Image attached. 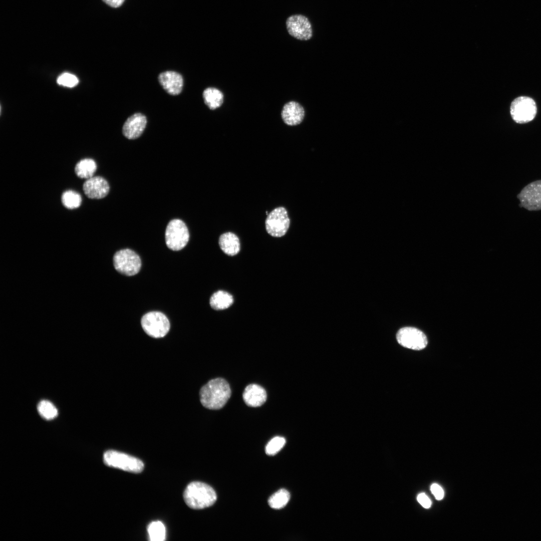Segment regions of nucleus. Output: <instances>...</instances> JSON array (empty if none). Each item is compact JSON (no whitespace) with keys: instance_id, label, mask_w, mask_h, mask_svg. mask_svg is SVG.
Returning <instances> with one entry per match:
<instances>
[{"instance_id":"obj_16","label":"nucleus","mask_w":541,"mask_h":541,"mask_svg":"<svg viewBox=\"0 0 541 541\" xmlns=\"http://www.w3.org/2000/svg\"><path fill=\"white\" fill-rule=\"evenodd\" d=\"M242 396L245 404L253 407L262 405L265 402L267 397L265 389L261 386L254 384L246 387Z\"/></svg>"},{"instance_id":"obj_3","label":"nucleus","mask_w":541,"mask_h":541,"mask_svg":"<svg viewBox=\"0 0 541 541\" xmlns=\"http://www.w3.org/2000/svg\"><path fill=\"white\" fill-rule=\"evenodd\" d=\"M103 459L107 465L130 472L140 473L144 468V464L139 459L117 451H107Z\"/></svg>"},{"instance_id":"obj_1","label":"nucleus","mask_w":541,"mask_h":541,"mask_svg":"<svg viewBox=\"0 0 541 541\" xmlns=\"http://www.w3.org/2000/svg\"><path fill=\"white\" fill-rule=\"evenodd\" d=\"M202 405L209 409L216 410L223 407L231 396V390L227 382L217 378L208 381L200 390Z\"/></svg>"},{"instance_id":"obj_7","label":"nucleus","mask_w":541,"mask_h":541,"mask_svg":"<svg viewBox=\"0 0 541 541\" xmlns=\"http://www.w3.org/2000/svg\"><path fill=\"white\" fill-rule=\"evenodd\" d=\"M536 112L535 102L530 97L520 96L513 100L511 103L510 115L517 123L524 124L532 121L535 117Z\"/></svg>"},{"instance_id":"obj_23","label":"nucleus","mask_w":541,"mask_h":541,"mask_svg":"<svg viewBox=\"0 0 541 541\" xmlns=\"http://www.w3.org/2000/svg\"><path fill=\"white\" fill-rule=\"evenodd\" d=\"M61 200L65 207L69 209H74L80 206L82 198L81 195L78 192L69 190L65 191L63 193Z\"/></svg>"},{"instance_id":"obj_24","label":"nucleus","mask_w":541,"mask_h":541,"mask_svg":"<svg viewBox=\"0 0 541 541\" xmlns=\"http://www.w3.org/2000/svg\"><path fill=\"white\" fill-rule=\"evenodd\" d=\"M37 409L40 415L46 420L55 418L58 413L56 407L48 400L41 401L38 405Z\"/></svg>"},{"instance_id":"obj_6","label":"nucleus","mask_w":541,"mask_h":541,"mask_svg":"<svg viewBox=\"0 0 541 541\" xmlns=\"http://www.w3.org/2000/svg\"><path fill=\"white\" fill-rule=\"evenodd\" d=\"M113 264L117 271L128 276L137 274L141 266L139 256L128 248L120 250L115 253L113 257Z\"/></svg>"},{"instance_id":"obj_29","label":"nucleus","mask_w":541,"mask_h":541,"mask_svg":"<svg viewBox=\"0 0 541 541\" xmlns=\"http://www.w3.org/2000/svg\"><path fill=\"white\" fill-rule=\"evenodd\" d=\"M106 4L113 8L120 7L124 0H103Z\"/></svg>"},{"instance_id":"obj_26","label":"nucleus","mask_w":541,"mask_h":541,"mask_svg":"<svg viewBox=\"0 0 541 541\" xmlns=\"http://www.w3.org/2000/svg\"><path fill=\"white\" fill-rule=\"evenodd\" d=\"M57 83L60 85L72 88L78 84L79 80L75 75L72 74L64 73L58 78Z\"/></svg>"},{"instance_id":"obj_11","label":"nucleus","mask_w":541,"mask_h":541,"mask_svg":"<svg viewBox=\"0 0 541 541\" xmlns=\"http://www.w3.org/2000/svg\"><path fill=\"white\" fill-rule=\"evenodd\" d=\"M521 207L530 210L541 209V180L532 182L525 186L517 195Z\"/></svg>"},{"instance_id":"obj_21","label":"nucleus","mask_w":541,"mask_h":541,"mask_svg":"<svg viewBox=\"0 0 541 541\" xmlns=\"http://www.w3.org/2000/svg\"><path fill=\"white\" fill-rule=\"evenodd\" d=\"M290 498L289 492L285 489H281L269 497L268 502L272 508L280 509L286 506Z\"/></svg>"},{"instance_id":"obj_12","label":"nucleus","mask_w":541,"mask_h":541,"mask_svg":"<svg viewBox=\"0 0 541 541\" xmlns=\"http://www.w3.org/2000/svg\"><path fill=\"white\" fill-rule=\"evenodd\" d=\"M281 116L286 125L295 127L303 123L306 116V111L300 102L291 100L283 106Z\"/></svg>"},{"instance_id":"obj_18","label":"nucleus","mask_w":541,"mask_h":541,"mask_svg":"<svg viewBox=\"0 0 541 541\" xmlns=\"http://www.w3.org/2000/svg\"><path fill=\"white\" fill-rule=\"evenodd\" d=\"M204 104L210 110H214L220 107L224 102V95L218 89L208 87L203 92Z\"/></svg>"},{"instance_id":"obj_13","label":"nucleus","mask_w":541,"mask_h":541,"mask_svg":"<svg viewBox=\"0 0 541 541\" xmlns=\"http://www.w3.org/2000/svg\"><path fill=\"white\" fill-rule=\"evenodd\" d=\"M85 195L91 199H101L109 193L110 187L107 180L101 176L87 179L83 186Z\"/></svg>"},{"instance_id":"obj_10","label":"nucleus","mask_w":541,"mask_h":541,"mask_svg":"<svg viewBox=\"0 0 541 541\" xmlns=\"http://www.w3.org/2000/svg\"><path fill=\"white\" fill-rule=\"evenodd\" d=\"M286 27L289 34L294 38L301 41H308L313 36L311 23L305 16L294 15L286 21Z\"/></svg>"},{"instance_id":"obj_5","label":"nucleus","mask_w":541,"mask_h":541,"mask_svg":"<svg viewBox=\"0 0 541 541\" xmlns=\"http://www.w3.org/2000/svg\"><path fill=\"white\" fill-rule=\"evenodd\" d=\"M141 324L144 331L149 336L154 338L164 337L170 329V323L163 313L159 312H150L145 314L142 318Z\"/></svg>"},{"instance_id":"obj_4","label":"nucleus","mask_w":541,"mask_h":541,"mask_svg":"<svg viewBox=\"0 0 541 541\" xmlns=\"http://www.w3.org/2000/svg\"><path fill=\"white\" fill-rule=\"evenodd\" d=\"M165 237L169 248L174 251L181 250L186 246L189 239L187 227L182 220L172 219L166 227Z\"/></svg>"},{"instance_id":"obj_14","label":"nucleus","mask_w":541,"mask_h":541,"mask_svg":"<svg viewBox=\"0 0 541 541\" xmlns=\"http://www.w3.org/2000/svg\"><path fill=\"white\" fill-rule=\"evenodd\" d=\"M147 124L146 117L140 113H135L129 117L124 124L122 132L129 139L138 138L144 131Z\"/></svg>"},{"instance_id":"obj_22","label":"nucleus","mask_w":541,"mask_h":541,"mask_svg":"<svg viewBox=\"0 0 541 541\" xmlns=\"http://www.w3.org/2000/svg\"><path fill=\"white\" fill-rule=\"evenodd\" d=\"M147 530L150 540L163 541L165 539L166 530L163 523L160 521L151 522Z\"/></svg>"},{"instance_id":"obj_20","label":"nucleus","mask_w":541,"mask_h":541,"mask_svg":"<svg viewBox=\"0 0 541 541\" xmlns=\"http://www.w3.org/2000/svg\"><path fill=\"white\" fill-rule=\"evenodd\" d=\"M97 169L95 161L89 158L80 160L75 168L76 174L81 178L88 179L93 176Z\"/></svg>"},{"instance_id":"obj_25","label":"nucleus","mask_w":541,"mask_h":541,"mask_svg":"<svg viewBox=\"0 0 541 541\" xmlns=\"http://www.w3.org/2000/svg\"><path fill=\"white\" fill-rule=\"evenodd\" d=\"M286 439L280 436L272 438L265 447V452L267 455H274L277 453L285 445Z\"/></svg>"},{"instance_id":"obj_2","label":"nucleus","mask_w":541,"mask_h":541,"mask_svg":"<svg viewBox=\"0 0 541 541\" xmlns=\"http://www.w3.org/2000/svg\"><path fill=\"white\" fill-rule=\"evenodd\" d=\"M183 498L186 504L193 509H202L213 505L217 496L214 490L209 485L194 481L186 487Z\"/></svg>"},{"instance_id":"obj_15","label":"nucleus","mask_w":541,"mask_h":541,"mask_svg":"<svg viewBox=\"0 0 541 541\" xmlns=\"http://www.w3.org/2000/svg\"><path fill=\"white\" fill-rule=\"evenodd\" d=\"M158 81L163 88L170 95H177L182 91L183 79L177 72L171 71L162 72L158 76Z\"/></svg>"},{"instance_id":"obj_9","label":"nucleus","mask_w":541,"mask_h":541,"mask_svg":"<svg viewBox=\"0 0 541 541\" xmlns=\"http://www.w3.org/2000/svg\"><path fill=\"white\" fill-rule=\"evenodd\" d=\"M398 343L404 347L420 350L427 345V339L420 330L414 327H407L400 329L397 333Z\"/></svg>"},{"instance_id":"obj_17","label":"nucleus","mask_w":541,"mask_h":541,"mask_svg":"<svg viewBox=\"0 0 541 541\" xmlns=\"http://www.w3.org/2000/svg\"><path fill=\"white\" fill-rule=\"evenodd\" d=\"M218 243L222 251L229 256L237 254L240 249L239 238L235 233L231 232H227L221 234L219 237Z\"/></svg>"},{"instance_id":"obj_8","label":"nucleus","mask_w":541,"mask_h":541,"mask_svg":"<svg viewBox=\"0 0 541 541\" xmlns=\"http://www.w3.org/2000/svg\"><path fill=\"white\" fill-rule=\"evenodd\" d=\"M290 225L288 211L284 207L275 208L269 212L265 221L266 232L271 236L280 237L286 234Z\"/></svg>"},{"instance_id":"obj_27","label":"nucleus","mask_w":541,"mask_h":541,"mask_svg":"<svg viewBox=\"0 0 541 541\" xmlns=\"http://www.w3.org/2000/svg\"><path fill=\"white\" fill-rule=\"evenodd\" d=\"M431 491L436 499L441 500L444 496V491L440 486L436 483H433L431 486Z\"/></svg>"},{"instance_id":"obj_19","label":"nucleus","mask_w":541,"mask_h":541,"mask_svg":"<svg viewBox=\"0 0 541 541\" xmlns=\"http://www.w3.org/2000/svg\"><path fill=\"white\" fill-rule=\"evenodd\" d=\"M233 303L232 296L224 291H218L210 297L209 304L215 310H222L228 308Z\"/></svg>"},{"instance_id":"obj_28","label":"nucleus","mask_w":541,"mask_h":541,"mask_svg":"<svg viewBox=\"0 0 541 541\" xmlns=\"http://www.w3.org/2000/svg\"><path fill=\"white\" fill-rule=\"evenodd\" d=\"M418 501L419 503L424 508H429L431 505V502L428 497L424 493H421L419 494L417 497Z\"/></svg>"}]
</instances>
